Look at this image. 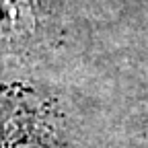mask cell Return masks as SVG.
<instances>
[{"label": "cell", "mask_w": 148, "mask_h": 148, "mask_svg": "<svg viewBox=\"0 0 148 148\" xmlns=\"http://www.w3.org/2000/svg\"><path fill=\"white\" fill-rule=\"evenodd\" d=\"M49 127L33 115L0 117V148H53Z\"/></svg>", "instance_id": "cell-1"}]
</instances>
